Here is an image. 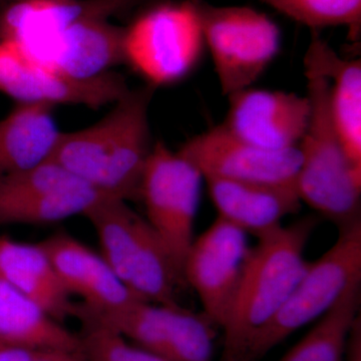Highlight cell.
<instances>
[{"label": "cell", "instance_id": "9a60e30c", "mask_svg": "<svg viewBox=\"0 0 361 361\" xmlns=\"http://www.w3.org/2000/svg\"><path fill=\"white\" fill-rule=\"evenodd\" d=\"M229 109L221 125L239 139L268 149L295 148L310 116L307 96L295 92L248 89L228 97Z\"/></svg>", "mask_w": 361, "mask_h": 361}, {"label": "cell", "instance_id": "ac0fdd59", "mask_svg": "<svg viewBox=\"0 0 361 361\" xmlns=\"http://www.w3.org/2000/svg\"><path fill=\"white\" fill-rule=\"evenodd\" d=\"M145 0H20L0 9V39L23 42L92 20H110Z\"/></svg>", "mask_w": 361, "mask_h": 361}, {"label": "cell", "instance_id": "d4e9b609", "mask_svg": "<svg viewBox=\"0 0 361 361\" xmlns=\"http://www.w3.org/2000/svg\"><path fill=\"white\" fill-rule=\"evenodd\" d=\"M82 322V353L89 361H168L139 348L115 330L90 320Z\"/></svg>", "mask_w": 361, "mask_h": 361}, {"label": "cell", "instance_id": "4fadbf2b", "mask_svg": "<svg viewBox=\"0 0 361 361\" xmlns=\"http://www.w3.org/2000/svg\"><path fill=\"white\" fill-rule=\"evenodd\" d=\"M178 153L205 178L294 184L301 157L298 147L268 149L243 141L222 125L194 135Z\"/></svg>", "mask_w": 361, "mask_h": 361}, {"label": "cell", "instance_id": "83f0119b", "mask_svg": "<svg viewBox=\"0 0 361 361\" xmlns=\"http://www.w3.org/2000/svg\"><path fill=\"white\" fill-rule=\"evenodd\" d=\"M35 361H89L82 353L68 350H42Z\"/></svg>", "mask_w": 361, "mask_h": 361}, {"label": "cell", "instance_id": "e0dca14e", "mask_svg": "<svg viewBox=\"0 0 361 361\" xmlns=\"http://www.w3.org/2000/svg\"><path fill=\"white\" fill-rule=\"evenodd\" d=\"M218 216L259 237L277 229L289 215L300 211L294 184H268L205 178Z\"/></svg>", "mask_w": 361, "mask_h": 361}, {"label": "cell", "instance_id": "7a4b0ae2", "mask_svg": "<svg viewBox=\"0 0 361 361\" xmlns=\"http://www.w3.org/2000/svg\"><path fill=\"white\" fill-rule=\"evenodd\" d=\"M316 223L306 217L259 237L221 326V361H241L252 338L286 300L307 268L304 251Z\"/></svg>", "mask_w": 361, "mask_h": 361}, {"label": "cell", "instance_id": "603a6c76", "mask_svg": "<svg viewBox=\"0 0 361 361\" xmlns=\"http://www.w3.org/2000/svg\"><path fill=\"white\" fill-rule=\"evenodd\" d=\"M361 281L346 289L314 327L278 361H345L351 327L360 316Z\"/></svg>", "mask_w": 361, "mask_h": 361}, {"label": "cell", "instance_id": "8992f818", "mask_svg": "<svg viewBox=\"0 0 361 361\" xmlns=\"http://www.w3.org/2000/svg\"><path fill=\"white\" fill-rule=\"evenodd\" d=\"M205 49L195 0L156 4L125 27V63L155 89L189 77Z\"/></svg>", "mask_w": 361, "mask_h": 361}, {"label": "cell", "instance_id": "7c38bea8", "mask_svg": "<svg viewBox=\"0 0 361 361\" xmlns=\"http://www.w3.org/2000/svg\"><path fill=\"white\" fill-rule=\"evenodd\" d=\"M247 235L218 216L193 240L185 258V282L198 294L203 312L220 329L250 254Z\"/></svg>", "mask_w": 361, "mask_h": 361}, {"label": "cell", "instance_id": "5b68a950", "mask_svg": "<svg viewBox=\"0 0 361 361\" xmlns=\"http://www.w3.org/2000/svg\"><path fill=\"white\" fill-rule=\"evenodd\" d=\"M361 281V219L339 228L336 243L308 263L279 310L252 338L241 361H259L308 323L319 319L350 285Z\"/></svg>", "mask_w": 361, "mask_h": 361}, {"label": "cell", "instance_id": "cb8c5ba5", "mask_svg": "<svg viewBox=\"0 0 361 361\" xmlns=\"http://www.w3.org/2000/svg\"><path fill=\"white\" fill-rule=\"evenodd\" d=\"M291 20L317 30L344 26L353 44L360 42L361 0H261Z\"/></svg>", "mask_w": 361, "mask_h": 361}, {"label": "cell", "instance_id": "4316f807", "mask_svg": "<svg viewBox=\"0 0 361 361\" xmlns=\"http://www.w3.org/2000/svg\"><path fill=\"white\" fill-rule=\"evenodd\" d=\"M345 361H361V320L360 316L356 318L346 345Z\"/></svg>", "mask_w": 361, "mask_h": 361}, {"label": "cell", "instance_id": "2e32d148", "mask_svg": "<svg viewBox=\"0 0 361 361\" xmlns=\"http://www.w3.org/2000/svg\"><path fill=\"white\" fill-rule=\"evenodd\" d=\"M39 245L51 260L66 290L71 296L75 294L82 299L78 304L82 310L104 312L142 300L116 277L102 255L68 233L56 232Z\"/></svg>", "mask_w": 361, "mask_h": 361}, {"label": "cell", "instance_id": "9c48e42d", "mask_svg": "<svg viewBox=\"0 0 361 361\" xmlns=\"http://www.w3.org/2000/svg\"><path fill=\"white\" fill-rule=\"evenodd\" d=\"M202 180L198 169L178 152H173L164 142L153 145L142 174L140 200L146 208V219L182 274L194 240Z\"/></svg>", "mask_w": 361, "mask_h": 361}, {"label": "cell", "instance_id": "52a82bcc", "mask_svg": "<svg viewBox=\"0 0 361 361\" xmlns=\"http://www.w3.org/2000/svg\"><path fill=\"white\" fill-rule=\"evenodd\" d=\"M195 1L223 96L253 87L279 54L281 35L276 23L251 7Z\"/></svg>", "mask_w": 361, "mask_h": 361}, {"label": "cell", "instance_id": "ffe728a7", "mask_svg": "<svg viewBox=\"0 0 361 361\" xmlns=\"http://www.w3.org/2000/svg\"><path fill=\"white\" fill-rule=\"evenodd\" d=\"M0 277L59 322L73 317L75 303L39 243L0 236Z\"/></svg>", "mask_w": 361, "mask_h": 361}, {"label": "cell", "instance_id": "7402d4cb", "mask_svg": "<svg viewBox=\"0 0 361 361\" xmlns=\"http://www.w3.org/2000/svg\"><path fill=\"white\" fill-rule=\"evenodd\" d=\"M0 339L37 349L82 353L77 334L0 277Z\"/></svg>", "mask_w": 361, "mask_h": 361}, {"label": "cell", "instance_id": "277c9868", "mask_svg": "<svg viewBox=\"0 0 361 361\" xmlns=\"http://www.w3.org/2000/svg\"><path fill=\"white\" fill-rule=\"evenodd\" d=\"M84 216L96 230L102 257L129 290L147 302L178 305V288L186 282L146 217L106 195Z\"/></svg>", "mask_w": 361, "mask_h": 361}, {"label": "cell", "instance_id": "8fae6325", "mask_svg": "<svg viewBox=\"0 0 361 361\" xmlns=\"http://www.w3.org/2000/svg\"><path fill=\"white\" fill-rule=\"evenodd\" d=\"M90 185L49 161L0 176V225H44L84 215L101 197Z\"/></svg>", "mask_w": 361, "mask_h": 361}, {"label": "cell", "instance_id": "5bb4252c", "mask_svg": "<svg viewBox=\"0 0 361 361\" xmlns=\"http://www.w3.org/2000/svg\"><path fill=\"white\" fill-rule=\"evenodd\" d=\"M123 39L125 27L110 20H92L16 42L40 63L68 77L87 80L125 63Z\"/></svg>", "mask_w": 361, "mask_h": 361}, {"label": "cell", "instance_id": "484cf974", "mask_svg": "<svg viewBox=\"0 0 361 361\" xmlns=\"http://www.w3.org/2000/svg\"><path fill=\"white\" fill-rule=\"evenodd\" d=\"M40 351L0 339V361H35Z\"/></svg>", "mask_w": 361, "mask_h": 361}, {"label": "cell", "instance_id": "44dd1931", "mask_svg": "<svg viewBox=\"0 0 361 361\" xmlns=\"http://www.w3.org/2000/svg\"><path fill=\"white\" fill-rule=\"evenodd\" d=\"M54 109L49 104H18L0 120V176L51 161L63 135Z\"/></svg>", "mask_w": 361, "mask_h": 361}, {"label": "cell", "instance_id": "30bf717a", "mask_svg": "<svg viewBox=\"0 0 361 361\" xmlns=\"http://www.w3.org/2000/svg\"><path fill=\"white\" fill-rule=\"evenodd\" d=\"M129 90L118 73L75 80L28 56L18 42L0 39V92L18 104H78L99 110Z\"/></svg>", "mask_w": 361, "mask_h": 361}, {"label": "cell", "instance_id": "d6986e66", "mask_svg": "<svg viewBox=\"0 0 361 361\" xmlns=\"http://www.w3.org/2000/svg\"><path fill=\"white\" fill-rule=\"evenodd\" d=\"M304 63L322 71L329 82V110L346 155L361 169V61L341 56L312 30Z\"/></svg>", "mask_w": 361, "mask_h": 361}, {"label": "cell", "instance_id": "3957f363", "mask_svg": "<svg viewBox=\"0 0 361 361\" xmlns=\"http://www.w3.org/2000/svg\"><path fill=\"white\" fill-rule=\"evenodd\" d=\"M304 73L310 116L297 146V193L302 203L341 228L361 219V169L349 160L334 127L329 78L310 63H304Z\"/></svg>", "mask_w": 361, "mask_h": 361}, {"label": "cell", "instance_id": "f1b7e54d", "mask_svg": "<svg viewBox=\"0 0 361 361\" xmlns=\"http://www.w3.org/2000/svg\"><path fill=\"white\" fill-rule=\"evenodd\" d=\"M20 1V0H1V6L4 7L6 4H11V2Z\"/></svg>", "mask_w": 361, "mask_h": 361}, {"label": "cell", "instance_id": "6da1fadb", "mask_svg": "<svg viewBox=\"0 0 361 361\" xmlns=\"http://www.w3.org/2000/svg\"><path fill=\"white\" fill-rule=\"evenodd\" d=\"M155 87L130 89L101 121L63 133L51 161L106 196L140 200L151 154L149 109Z\"/></svg>", "mask_w": 361, "mask_h": 361}, {"label": "cell", "instance_id": "f546056e", "mask_svg": "<svg viewBox=\"0 0 361 361\" xmlns=\"http://www.w3.org/2000/svg\"><path fill=\"white\" fill-rule=\"evenodd\" d=\"M2 8V6H1V0H0V9Z\"/></svg>", "mask_w": 361, "mask_h": 361}, {"label": "cell", "instance_id": "ba28073f", "mask_svg": "<svg viewBox=\"0 0 361 361\" xmlns=\"http://www.w3.org/2000/svg\"><path fill=\"white\" fill-rule=\"evenodd\" d=\"M73 317L104 325L168 361H213L219 329L204 312L142 300L104 312H89L75 304Z\"/></svg>", "mask_w": 361, "mask_h": 361}]
</instances>
